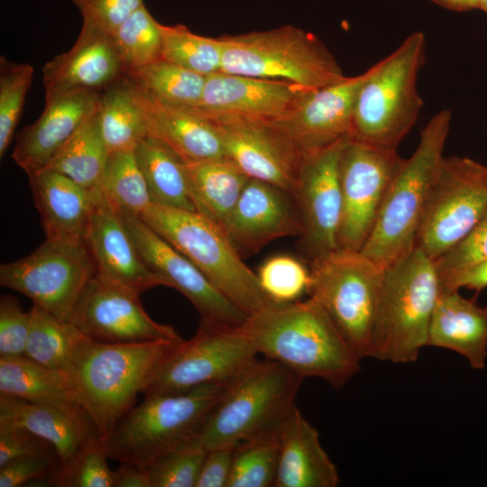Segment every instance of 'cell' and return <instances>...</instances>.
<instances>
[{"label": "cell", "mask_w": 487, "mask_h": 487, "mask_svg": "<svg viewBox=\"0 0 487 487\" xmlns=\"http://www.w3.org/2000/svg\"><path fill=\"white\" fill-rule=\"evenodd\" d=\"M241 327L257 354L303 379L318 378L340 390L360 371L361 359L310 298L271 303L249 316Z\"/></svg>", "instance_id": "obj_1"}, {"label": "cell", "mask_w": 487, "mask_h": 487, "mask_svg": "<svg viewBox=\"0 0 487 487\" xmlns=\"http://www.w3.org/2000/svg\"><path fill=\"white\" fill-rule=\"evenodd\" d=\"M182 341L80 343L70 375L79 404L105 441Z\"/></svg>", "instance_id": "obj_2"}, {"label": "cell", "mask_w": 487, "mask_h": 487, "mask_svg": "<svg viewBox=\"0 0 487 487\" xmlns=\"http://www.w3.org/2000/svg\"><path fill=\"white\" fill-rule=\"evenodd\" d=\"M226 385L144 396L106 439L108 458L147 470L169 453L195 446Z\"/></svg>", "instance_id": "obj_3"}, {"label": "cell", "mask_w": 487, "mask_h": 487, "mask_svg": "<svg viewBox=\"0 0 487 487\" xmlns=\"http://www.w3.org/2000/svg\"><path fill=\"white\" fill-rule=\"evenodd\" d=\"M303 378L287 366L255 360L229 382L212 409L195 447H234L255 436L279 430L296 408Z\"/></svg>", "instance_id": "obj_4"}, {"label": "cell", "mask_w": 487, "mask_h": 487, "mask_svg": "<svg viewBox=\"0 0 487 487\" xmlns=\"http://www.w3.org/2000/svg\"><path fill=\"white\" fill-rule=\"evenodd\" d=\"M451 113L442 110L423 128L415 152L393 177L361 253L387 268L415 247V237L443 159Z\"/></svg>", "instance_id": "obj_5"}, {"label": "cell", "mask_w": 487, "mask_h": 487, "mask_svg": "<svg viewBox=\"0 0 487 487\" xmlns=\"http://www.w3.org/2000/svg\"><path fill=\"white\" fill-rule=\"evenodd\" d=\"M439 293L434 261L417 247L385 268L370 357L393 363L415 362L427 346Z\"/></svg>", "instance_id": "obj_6"}, {"label": "cell", "mask_w": 487, "mask_h": 487, "mask_svg": "<svg viewBox=\"0 0 487 487\" xmlns=\"http://www.w3.org/2000/svg\"><path fill=\"white\" fill-rule=\"evenodd\" d=\"M425 57V36L416 32L366 71L354 103L351 138L397 149L422 106L417 81Z\"/></svg>", "instance_id": "obj_7"}, {"label": "cell", "mask_w": 487, "mask_h": 487, "mask_svg": "<svg viewBox=\"0 0 487 487\" xmlns=\"http://www.w3.org/2000/svg\"><path fill=\"white\" fill-rule=\"evenodd\" d=\"M141 218L189 259L247 317L274 303L225 233L207 216L152 204Z\"/></svg>", "instance_id": "obj_8"}, {"label": "cell", "mask_w": 487, "mask_h": 487, "mask_svg": "<svg viewBox=\"0 0 487 487\" xmlns=\"http://www.w3.org/2000/svg\"><path fill=\"white\" fill-rule=\"evenodd\" d=\"M220 39L221 71L226 73L285 81L305 90L346 78L317 36L292 25Z\"/></svg>", "instance_id": "obj_9"}, {"label": "cell", "mask_w": 487, "mask_h": 487, "mask_svg": "<svg viewBox=\"0 0 487 487\" xmlns=\"http://www.w3.org/2000/svg\"><path fill=\"white\" fill-rule=\"evenodd\" d=\"M309 271V298L324 308L357 357H370L385 268L361 252L337 250L311 262Z\"/></svg>", "instance_id": "obj_10"}, {"label": "cell", "mask_w": 487, "mask_h": 487, "mask_svg": "<svg viewBox=\"0 0 487 487\" xmlns=\"http://www.w3.org/2000/svg\"><path fill=\"white\" fill-rule=\"evenodd\" d=\"M487 213V166L465 157H443L415 237L435 261L463 239Z\"/></svg>", "instance_id": "obj_11"}, {"label": "cell", "mask_w": 487, "mask_h": 487, "mask_svg": "<svg viewBox=\"0 0 487 487\" xmlns=\"http://www.w3.org/2000/svg\"><path fill=\"white\" fill-rule=\"evenodd\" d=\"M95 274L84 240L46 239L29 255L1 264L0 284L28 297L56 318L69 322Z\"/></svg>", "instance_id": "obj_12"}, {"label": "cell", "mask_w": 487, "mask_h": 487, "mask_svg": "<svg viewBox=\"0 0 487 487\" xmlns=\"http://www.w3.org/2000/svg\"><path fill=\"white\" fill-rule=\"evenodd\" d=\"M199 325L165 361L144 396L178 393L206 384H228L257 358L242 327Z\"/></svg>", "instance_id": "obj_13"}, {"label": "cell", "mask_w": 487, "mask_h": 487, "mask_svg": "<svg viewBox=\"0 0 487 487\" xmlns=\"http://www.w3.org/2000/svg\"><path fill=\"white\" fill-rule=\"evenodd\" d=\"M403 161L397 149L372 145L348 136L339 163L342 193L339 250L361 252Z\"/></svg>", "instance_id": "obj_14"}, {"label": "cell", "mask_w": 487, "mask_h": 487, "mask_svg": "<svg viewBox=\"0 0 487 487\" xmlns=\"http://www.w3.org/2000/svg\"><path fill=\"white\" fill-rule=\"evenodd\" d=\"M141 293L96 274L89 280L69 322L89 340L103 344H141L182 341L170 326L152 320Z\"/></svg>", "instance_id": "obj_15"}, {"label": "cell", "mask_w": 487, "mask_h": 487, "mask_svg": "<svg viewBox=\"0 0 487 487\" xmlns=\"http://www.w3.org/2000/svg\"><path fill=\"white\" fill-rule=\"evenodd\" d=\"M348 136L304 157L291 193L302 222L300 247L309 262L339 250L337 235L342 216L339 163Z\"/></svg>", "instance_id": "obj_16"}, {"label": "cell", "mask_w": 487, "mask_h": 487, "mask_svg": "<svg viewBox=\"0 0 487 487\" xmlns=\"http://www.w3.org/2000/svg\"><path fill=\"white\" fill-rule=\"evenodd\" d=\"M122 217L144 262L167 280L169 287L178 289L193 304L201 317L199 325L239 327L244 324L248 317L189 259L141 217L128 215Z\"/></svg>", "instance_id": "obj_17"}, {"label": "cell", "mask_w": 487, "mask_h": 487, "mask_svg": "<svg viewBox=\"0 0 487 487\" xmlns=\"http://www.w3.org/2000/svg\"><path fill=\"white\" fill-rule=\"evenodd\" d=\"M207 118L220 134L225 157L244 173L292 193L303 158L269 121L231 115Z\"/></svg>", "instance_id": "obj_18"}, {"label": "cell", "mask_w": 487, "mask_h": 487, "mask_svg": "<svg viewBox=\"0 0 487 487\" xmlns=\"http://www.w3.org/2000/svg\"><path fill=\"white\" fill-rule=\"evenodd\" d=\"M366 71L320 88L303 91L280 117L270 123L302 158L350 134L354 103Z\"/></svg>", "instance_id": "obj_19"}, {"label": "cell", "mask_w": 487, "mask_h": 487, "mask_svg": "<svg viewBox=\"0 0 487 487\" xmlns=\"http://www.w3.org/2000/svg\"><path fill=\"white\" fill-rule=\"evenodd\" d=\"M302 222L291 193L250 179L225 230L242 256L258 252L270 242L300 236Z\"/></svg>", "instance_id": "obj_20"}, {"label": "cell", "mask_w": 487, "mask_h": 487, "mask_svg": "<svg viewBox=\"0 0 487 487\" xmlns=\"http://www.w3.org/2000/svg\"><path fill=\"white\" fill-rule=\"evenodd\" d=\"M305 89L280 80L218 71L207 76L194 111L205 116L231 115L273 121L287 112Z\"/></svg>", "instance_id": "obj_21"}, {"label": "cell", "mask_w": 487, "mask_h": 487, "mask_svg": "<svg viewBox=\"0 0 487 487\" xmlns=\"http://www.w3.org/2000/svg\"><path fill=\"white\" fill-rule=\"evenodd\" d=\"M101 92L83 89L45 104L40 117L18 134L12 158L27 176L54 156L99 108Z\"/></svg>", "instance_id": "obj_22"}, {"label": "cell", "mask_w": 487, "mask_h": 487, "mask_svg": "<svg viewBox=\"0 0 487 487\" xmlns=\"http://www.w3.org/2000/svg\"><path fill=\"white\" fill-rule=\"evenodd\" d=\"M84 242L96 274L139 293L167 280L142 259L122 215L100 199L87 228Z\"/></svg>", "instance_id": "obj_23"}, {"label": "cell", "mask_w": 487, "mask_h": 487, "mask_svg": "<svg viewBox=\"0 0 487 487\" xmlns=\"http://www.w3.org/2000/svg\"><path fill=\"white\" fill-rule=\"evenodd\" d=\"M125 78L149 135L170 147L184 162L225 157L213 121L191 108L163 103Z\"/></svg>", "instance_id": "obj_24"}, {"label": "cell", "mask_w": 487, "mask_h": 487, "mask_svg": "<svg viewBox=\"0 0 487 487\" xmlns=\"http://www.w3.org/2000/svg\"><path fill=\"white\" fill-rule=\"evenodd\" d=\"M45 104L69 93L105 89L125 76L111 37L84 43L47 61L42 69Z\"/></svg>", "instance_id": "obj_25"}, {"label": "cell", "mask_w": 487, "mask_h": 487, "mask_svg": "<svg viewBox=\"0 0 487 487\" xmlns=\"http://www.w3.org/2000/svg\"><path fill=\"white\" fill-rule=\"evenodd\" d=\"M28 178L46 239L84 240L101 197L49 168Z\"/></svg>", "instance_id": "obj_26"}, {"label": "cell", "mask_w": 487, "mask_h": 487, "mask_svg": "<svg viewBox=\"0 0 487 487\" xmlns=\"http://www.w3.org/2000/svg\"><path fill=\"white\" fill-rule=\"evenodd\" d=\"M335 464L323 448L318 431L296 407L280 433V450L273 487H336Z\"/></svg>", "instance_id": "obj_27"}, {"label": "cell", "mask_w": 487, "mask_h": 487, "mask_svg": "<svg viewBox=\"0 0 487 487\" xmlns=\"http://www.w3.org/2000/svg\"><path fill=\"white\" fill-rule=\"evenodd\" d=\"M0 426L20 427L47 441L63 465L98 434L87 413L5 395H0Z\"/></svg>", "instance_id": "obj_28"}, {"label": "cell", "mask_w": 487, "mask_h": 487, "mask_svg": "<svg viewBox=\"0 0 487 487\" xmlns=\"http://www.w3.org/2000/svg\"><path fill=\"white\" fill-rule=\"evenodd\" d=\"M454 351L476 370L487 359V307L459 294L440 290L428 327L427 346Z\"/></svg>", "instance_id": "obj_29"}, {"label": "cell", "mask_w": 487, "mask_h": 487, "mask_svg": "<svg viewBox=\"0 0 487 487\" xmlns=\"http://www.w3.org/2000/svg\"><path fill=\"white\" fill-rule=\"evenodd\" d=\"M0 395L87 413L78 400L70 373L24 355L0 357Z\"/></svg>", "instance_id": "obj_30"}, {"label": "cell", "mask_w": 487, "mask_h": 487, "mask_svg": "<svg viewBox=\"0 0 487 487\" xmlns=\"http://www.w3.org/2000/svg\"><path fill=\"white\" fill-rule=\"evenodd\" d=\"M185 163L197 211L225 232L250 178L227 157Z\"/></svg>", "instance_id": "obj_31"}, {"label": "cell", "mask_w": 487, "mask_h": 487, "mask_svg": "<svg viewBox=\"0 0 487 487\" xmlns=\"http://www.w3.org/2000/svg\"><path fill=\"white\" fill-rule=\"evenodd\" d=\"M133 152L152 204L198 212L186 163L175 152L148 134Z\"/></svg>", "instance_id": "obj_32"}, {"label": "cell", "mask_w": 487, "mask_h": 487, "mask_svg": "<svg viewBox=\"0 0 487 487\" xmlns=\"http://www.w3.org/2000/svg\"><path fill=\"white\" fill-rule=\"evenodd\" d=\"M109 156L100 127L99 108L54 156L46 168L56 170L98 195Z\"/></svg>", "instance_id": "obj_33"}, {"label": "cell", "mask_w": 487, "mask_h": 487, "mask_svg": "<svg viewBox=\"0 0 487 487\" xmlns=\"http://www.w3.org/2000/svg\"><path fill=\"white\" fill-rule=\"evenodd\" d=\"M31 326L24 356L51 369L71 372L80 343L87 338L71 322H64L36 304L31 308Z\"/></svg>", "instance_id": "obj_34"}, {"label": "cell", "mask_w": 487, "mask_h": 487, "mask_svg": "<svg viewBox=\"0 0 487 487\" xmlns=\"http://www.w3.org/2000/svg\"><path fill=\"white\" fill-rule=\"evenodd\" d=\"M99 116L102 136L109 153L133 152L148 135L125 76L101 93Z\"/></svg>", "instance_id": "obj_35"}, {"label": "cell", "mask_w": 487, "mask_h": 487, "mask_svg": "<svg viewBox=\"0 0 487 487\" xmlns=\"http://www.w3.org/2000/svg\"><path fill=\"white\" fill-rule=\"evenodd\" d=\"M98 192L104 202L122 215L141 217L152 204L133 152L109 153Z\"/></svg>", "instance_id": "obj_36"}, {"label": "cell", "mask_w": 487, "mask_h": 487, "mask_svg": "<svg viewBox=\"0 0 487 487\" xmlns=\"http://www.w3.org/2000/svg\"><path fill=\"white\" fill-rule=\"evenodd\" d=\"M133 84L156 99L176 106L196 107L207 76L162 58L125 75Z\"/></svg>", "instance_id": "obj_37"}, {"label": "cell", "mask_w": 487, "mask_h": 487, "mask_svg": "<svg viewBox=\"0 0 487 487\" xmlns=\"http://www.w3.org/2000/svg\"><path fill=\"white\" fill-rule=\"evenodd\" d=\"M280 429L255 436L234 446L226 487L274 486Z\"/></svg>", "instance_id": "obj_38"}, {"label": "cell", "mask_w": 487, "mask_h": 487, "mask_svg": "<svg viewBox=\"0 0 487 487\" xmlns=\"http://www.w3.org/2000/svg\"><path fill=\"white\" fill-rule=\"evenodd\" d=\"M157 26L162 59L205 76L221 71L220 38L196 34L181 24L164 25L157 22Z\"/></svg>", "instance_id": "obj_39"}, {"label": "cell", "mask_w": 487, "mask_h": 487, "mask_svg": "<svg viewBox=\"0 0 487 487\" xmlns=\"http://www.w3.org/2000/svg\"><path fill=\"white\" fill-rule=\"evenodd\" d=\"M111 39L125 75L161 58V38L157 21L144 5L115 30Z\"/></svg>", "instance_id": "obj_40"}, {"label": "cell", "mask_w": 487, "mask_h": 487, "mask_svg": "<svg viewBox=\"0 0 487 487\" xmlns=\"http://www.w3.org/2000/svg\"><path fill=\"white\" fill-rule=\"evenodd\" d=\"M34 68L0 59V156L10 145L32 82Z\"/></svg>", "instance_id": "obj_41"}, {"label": "cell", "mask_w": 487, "mask_h": 487, "mask_svg": "<svg viewBox=\"0 0 487 487\" xmlns=\"http://www.w3.org/2000/svg\"><path fill=\"white\" fill-rule=\"evenodd\" d=\"M256 275L262 291L274 303L294 302L308 294L310 271L292 256L279 254L269 258Z\"/></svg>", "instance_id": "obj_42"}, {"label": "cell", "mask_w": 487, "mask_h": 487, "mask_svg": "<svg viewBox=\"0 0 487 487\" xmlns=\"http://www.w3.org/2000/svg\"><path fill=\"white\" fill-rule=\"evenodd\" d=\"M106 441L91 436L71 461L62 464L56 478L59 487H114V471L109 467Z\"/></svg>", "instance_id": "obj_43"}, {"label": "cell", "mask_w": 487, "mask_h": 487, "mask_svg": "<svg viewBox=\"0 0 487 487\" xmlns=\"http://www.w3.org/2000/svg\"><path fill=\"white\" fill-rule=\"evenodd\" d=\"M82 17L75 43L111 37L115 30L139 7L142 0H71Z\"/></svg>", "instance_id": "obj_44"}, {"label": "cell", "mask_w": 487, "mask_h": 487, "mask_svg": "<svg viewBox=\"0 0 487 487\" xmlns=\"http://www.w3.org/2000/svg\"><path fill=\"white\" fill-rule=\"evenodd\" d=\"M62 462L51 446L0 467V487L56 486Z\"/></svg>", "instance_id": "obj_45"}, {"label": "cell", "mask_w": 487, "mask_h": 487, "mask_svg": "<svg viewBox=\"0 0 487 487\" xmlns=\"http://www.w3.org/2000/svg\"><path fill=\"white\" fill-rule=\"evenodd\" d=\"M206 453L192 446L159 458L147 469L152 487H196Z\"/></svg>", "instance_id": "obj_46"}, {"label": "cell", "mask_w": 487, "mask_h": 487, "mask_svg": "<svg viewBox=\"0 0 487 487\" xmlns=\"http://www.w3.org/2000/svg\"><path fill=\"white\" fill-rule=\"evenodd\" d=\"M487 260V213L458 243L434 261L439 279Z\"/></svg>", "instance_id": "obj_47"}, {"label": "cell", "mask_w": 487, "mask_h": 487, "mask_svg": "<svg viewBox=\"0 0 487 487\" xmlns=\"http://www.w3.org/2000/svg\"><path fill=\"white\" fill-rule=\"evenodd\" d=\"M31 310L24 311L12 295L0 298V357L24 354L31 326Z\"/></svg>", "instance_id": "obj_48"}, {"label": "cell", "mask_w": 487, "mask_h": 487, "mask_svg": "<svg viewBox=\"0 0 487 487\" xmlns=\"http://www.w3.org/2000/svg\"><path fill=\"white\" fill-rule=\"evenodd\" d=\"M49 447L47 441L25 429L0 426V467Z\"/></svg>", "instance_id": "obj_49"}, {"label": "cell", "mask_w": 487, "mask_h": 487, "mask_svg": "<svg viewBox=\"0 0 487 487\" xmlns=\"http://www.w3.org/2000/svg\"><path fill=\"white\" fill-rule=\"evenodd\" d=\"M234 447L207 450L196 487H226L230 477Z\"/></svg>", "instance_id": "obj_50"}, {"label": "cell", "mask_w": 487, "mask_h": 487, "mask_svg": "<svg viewBox=\"0 0 487 487\" xmlns=\"http://www.w3.org/2000/svg\"><path fill=\"white\" fill-rule=\"evenodd\" d=\"M439 283L440 290H459L466 288L480 291L487 287V260L441 278Z\"/></svg>", "instance_id": "obj_51"}, {"label": "cell", "mask_w": 487, "mask_h": 487, "mask_svg": "<svg viewBox=\"0 0 487 487\" xmlns=\"http://www.w3.org/2000/svg\"><path fill=\"white\" fill-rule=\"evenodd\" d=\"M114 487H152L147 470L121 464L114 471Z\"/></svg>", "instance_id": "obj_52"}, {"label": "cell", "mask_w": 487, "mask_h": 487, "mask_svg": "<svg viewBox=\"0 0 487 487\" xmlns=\"http://www.w3.org/2000/svg\"><path fill=\"white\" fill-rule=\"evenodd\" d=\"M435 4L456 12H464L478 9L477 0H430Z\"/></svg>", "instance_id": "obj_53"}, {"label": "cell", "mask_w": 487, "mask_h": 487, "mask_svg": "<svg viewBox=\"0 0 487 487\" xmlns=\"http://www.w3.org/2000/svg\"><path fill=\"white\" fill-rule=\"evenodd\" d=\"M478 9L482 10L487 14V0H477Z\"/></svg>", "instance_id": "obj_54"}]
</instances>
